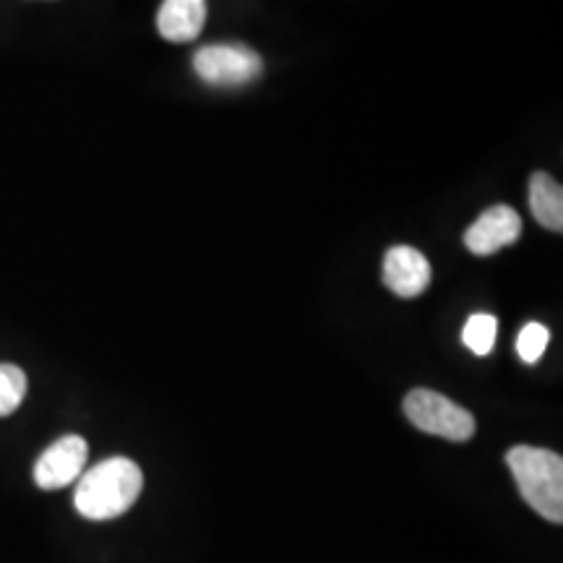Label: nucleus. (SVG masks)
Listing matches in <instances>:
<instances>
[{
    "instance_id": "1",
    "label": "nucleus",
    "mask_w": 563,
    "mask_h": 563,
    "mask_svg": "<svg viewBox=\"0 0 563 563\" xmlns=\"http://www.w3.org/2000/svg\"><path fill=\"white\" fill-rule=\"evenodd\" d=\"M141 488H144V475L139 464L125 456H112L81 475L74 506L84 519L104 522L129 511L141 496Z\"/></svg>"
},
{
    "instance_id": "2",
    "label": "nucleus",
    "mask_w": 563,
    "mask_h": 563,
    "mask_svg": "<svg viewBox=\"0 0 563 563\" xmlns=\"http://www.w3.org/2000/svg\"><path fill=\"white\" fill-rule=\"evenodd\" d=\"M517 488L530 509L548 522H563V460L538 446H514L506 454Z\"/></svg>"
},
{
    "instance_id": "3",
    "label": "nucleus",
    "mask_w": 563,
    "mask_h": 563,
    "mask_svg": "<svg viewBox=\"0 0 563 563\" xmlns=\"http://www.w3.org/2000/svg\"><path fill=\"white\" fill-rule=\"evenodd\" d=\"M405 415L422 433L441 435L446 441L462 443L475 435L473 412L464 410L462 405L452 402L439 391L412 389L405 397Z\"/></svg>"
},
{
    "instance_id": "4",
    "label": "nucleus",
    "mask_w": 563,
    "mask_h": 563,
    "mask_svg": "<svg viewBox=\"0 0 563 563\" xmlns=\"http://www.w3.org/2000/svg\"><path fill=\"white\" fill-rule=\"evenodd\" d=\"M264 63L245 45H207L194 55V70L211 87H243L262 74Z\"/></svg>"
},
{
    "instance_id": "5",
    "label": "nucleus",
    "mask_w": 563,
    "mask_h": 563,
    "mask_svg": "<svg viewBox=\"0 0 563 563\" xmlns=\"http://www.w3.org/2000/svg\"><path fill=\"white\" fill-rule=\"evenodd\" d=\"M87 456L89 446L81 435H63L53 446H47L37 464H34V483L42 490L66 488V485L81 477Z\"/></svg>"
},
{
    "instance_id": "6",
    "label": "nucleus",
    "mask_w": 563,
    "mask_h": 563,
    "mask_svg": "<svg viewBox=\"0 0 563 563\" xmlns=\"http://www.w3.org/2000/svg\"><path fill=\"white\" fill-rule=\"evenodd\" d=\"M522 235V217L511 207H490L477 217V222L464 232V245L475 256H490V253L506 249V245L517 243Z\"/></svg>"
},
{
    "instance_id": "7",
    "label": "nucleus",
    "mask_w": 563,
    "mask_h": 563,
    "mask_svg": "<svg viewBox=\"0 0 563 563\" xmlns=\"http://www.w3.org/2000/svg\"><path fill=\"white\" fill-rule=\"evenodd\" d=\"M384 282L399 298H418L431 285V264L412 245H394L384 256Z\"/></svg>"
},
{
    "instance_id": "8",
    "label": "nucleus",
    "mask_w": 563,
    "mask_h": 563,
    "mask_svg": "<svg viewBox=\"0 0 563 563\" xmlns=\"http://www.w3.org/2000/svg\"><path fill=\"white\" fill-rule=\"evenodd\" d=\"M207 21V0H165L157 13V30L170 42H191Z\"/></svg>"
},
{
    "instance_id": "9",
    "label": "nucleus",
    "mask_w": 563,
    "mask_h": 563,
    "mask_svg": "<svg viewBox=\"0 0 563 563\" xmlns=\"http://www.w3.org/2000/svg\"><path fill=\"white\" fill-rule=\"evenodd\" d=\"M530 209L545 230H563V191L548 173H534L530 178Z\"/></svg>"
},
{
    "instance_id": "10",
    "label": "nucleus",
    "mask_w": 563,
    "mask_h": 563,
    "mask_svg": "<svg viewBox=\"0 0 563 563\" xmlns=\"http://www.w3.org/2000/svg\"><path fill=\"white\" fill-rule=\"evenodd\" d=\"M26 397V373L19 365L0 363V418L16 412Z\"/></svg>"
},
{
    "instance_id": "11",
    "label": "nucleus",
    "mask_w": 563,
    "mask_h": 563,
    "mask_svg": "<svg viewBox=\"0 0 563 563\" xmlns=\"http://www.w3.org/2000/svg\"><path fill=\"white\" fill-rule=\"evenodd\" d=\"M496 329H498L496 316L475 313V316H470L467 323H464L462 342L467 344L475 355H488V352L493 350V344H496Z\"/></svg>"
},
{
    "instance_id": "12",
    "label": "nucleus",
    "mask_w": 563,
    "mask_h": 563,
    "mask_svg": "<svg viewBox=\"0 0 563 563\" xmlns=\"http://www.w3.org/2000/svg\"><path fill=\"white\" fill-rule=\"evenodd\" d=\"M551 342V332L543 327V323H525V329L517 336V352L525 363H538L543 357V352Z\"/></svg>"
}]
</instances>
